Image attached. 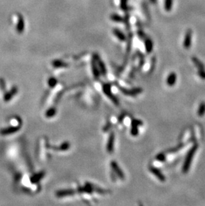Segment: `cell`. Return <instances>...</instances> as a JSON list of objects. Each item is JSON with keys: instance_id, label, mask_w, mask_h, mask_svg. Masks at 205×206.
Wrapping results in <instances>:
<instances>
[{"instance_id": "1", "label": "cell", "mask_w": 205, "mask_h": 206, "mask_svg": "<svg viewBox=\"0 0 205 206\" xmlns=\"http://www.w3.org/2000/svg\"><path fill=\"white\" fill-rule=\"evenodd\" d=\"M198 147V145L194 144V146L191 147V148L190 149L189 151H188L187 153V155H186L185 160H184L183 167H182V172L183 173H187L189 170L190 166L191 165V162L192 159H193V157L195 154V153L197 150Z\"/></svg>"}, {"instance_id": "2", "label": "cell", "mask_w": 205, "mask_h": 206, "mask_svg": "<svg viewBox=\"0 0 205 206\" xmlns=\"http://www.w3.org/2000/svg\"><path fill=\"white\" fill-rule=\"evenodd\" d=\"M20 125L17 126H11V127H8L4 129H2L0 130V134L2 136H7L10 135V134H13L20 130Z\"/></svg>"}, {"instance_id": "3", "label": "cell", "mask_w": 205, "mask_h": 206, "mask_svg": "<svg viewBox=\"0 0 205 206\" xmlns=\"http://www.w3.org/2000/svg\"><path fill=\"white\" fill-rule=\"evenodd\" d=\"M149 170L161 181H163H163L166 180L165 176H164V175L163 174V173L161 172V171L159 170L158 168H155V167L151 166L149 168Z\"/></svg>"}, {"instance_id": "4", "label": "cell", "mask_w": 205, "mask_h": 206, "mask_svg": "<svg viewBox=\"0 0 205 206\" xmlns=\"http://www.w3.org/2000/svg\"><path fill=\"white\" fill-rule=\"evenodd\" d=\"M17 91H18V89H17V87H15V86L13 87V88H12L11 90L6 93L5 95H4V97H3L4 101L7 102V101L11 100V99L12 98V97H13L14 95H15L16 93H17Z\"/></svg>"}, {"instance_id": "5", "label": "cell", "mask_w": 205, "mask_h": 206, "mask_svg": "<svg viewBox=\"0 0 205 206\" xmlns=\"http://www.w3.org/2000/svg\"><path fill=\"white\" fill-rule=\"evenodd\" d=\"M192 34V32L190 30H188V31L186 32L184 41V47L185 49H188L190 47V45H191Z\"/></svg>"}, {"instance_id": "6", "label": "cell", "mask_w": 205, "mask_h": 206, "mask_svg": "<svg viewBox=\"0 0 205 206\" xmlns=\"http://www.w3.org/2000/svg\"><path fill=\"white\" fill-rule=\"evenodd\" d=\"M103 90H104V92L106 93V95L108 96L109 98H110L111 100L113 101L115 104H119L118 101L117 100L116 97H115L114 95H113L112 93H111V87L109 85H104V87H103Z\"/></svg>"}, {"instance_id": "7", "label": "cell", "mask_w": 205, "mask_h": 206, "mask_svg": "<svg viewBox=\"0 0 205 206\" xmlns=\"http://www.w3.org/2000/svg\"><path fill=\"white\" fill-rule=\"evenodd\" d=\"M143 123L140 120H133L132 122V129H131V134L133 136H137L139 132H138V126L139 125H142Z\"/></svg>"}, {"instance_id": "8", "label": "cell", "mask_w": 205, "mask_h": 206, "mask_svg": "<svg viewBox=\"0 0 205 206\" xmlns=\"http://www.w3.org/2000/svg\"><path fill=\"white\" fill-rule=\"evenodd\" d=\"M176 81V75L175 73L172 72L170 73L169 75H168L167 77V79H166V83H167V85L168 86H173V85L175 84Z\"/></svg>"}, {"instance_id": "9", "label": "cell", "mask_w": 205, "mask_h": 206, "mask_svg": "<svg viewBox=\"0 0 205 206\" xmlns=\"http://www.w3.org/2000/svg\"><path fill=\"white\" fill-rule=\"evenodd\" d=\"M111 166H112V168L113 169V170L115 171V172L117 173V175H118V176L120 177L121 179H124L125 178V175H124V173H123L122 171H121V170L120 168H119V167L117 166V164L115 163V162H111Z\"/></svg>"}, {"instance_id": "10", "label": "cell", "mask_w": 205, "mask_h": 206, "mask_svg": "<svg viewBox=\"0 0 205 206\" xmlns=\"http://www.w3.org/2000/svg\"><path fill=\"white\" fill-rule=\"evenodd\" d=\"M114 140L115 136L114 134L111 133L110 136H109L108 143H107V150L109 153L113 152V146H114Z\"/></svg>"}, {"instance_id": "11", "label": "cell", "mask_w": 205, "mask_h": 206, "mask_svg": "<svg viewBox=\"0 0 205 206\" xmlns=\"http://www.w3.org/2000/svg\"><path fill=\"white\" fill-rule=\"evenodd\" d=\"M121 90L122 91L123 93H125V94L129 95H135L142 91V89L141 88L131 89V90H127V89H124L123 88H121Z\"/></svg>"}, {"instance_id": "12", "label": "cell", "mask_w": 205, "mask_h": 206, "mask_svg": "<svg viewBox=\"0 0 205 206\" xmlns=\"http://www.w3.org/2000/svg\"><path fill=\"white\" fill-rule=\"evenodd\" d=\"M192 62H193L194 64L195 65V66L197 67V68L199 69H205L204 65L202 64V63L200 62V61L198 60V58H195V57H193V58H192Z\"/></svg>"}, {"instance_id": "13", "label": "cell", "mask_w": 205, "mask_h": 206, "mask_svg": "<svg viewBox=\"0 0 205 206\" xmlns=\"http://www.w3.org/2000/svg\"><path fill=\"white\" fill-rule=\"evenodd\" d=\"M198 116L200 117H202L205 114V102H202L200 104L199 107H198V112H197Z\"/></svg>"}, {"instance_id": "14", "label": "cell", "mask_w": 205, "mask_h": 206, "mask_svg": "<svg viewBox=\"0 0 205 206\" xmlns=\"http://www.w3.org/2000/svg\"><path fill=\"white\" fill-rule=\"evenodd\" d=\"M44 176V173L43 172H41L38 174H36L35 175H33V177L31 178V181L32 183H36L37 181H39L40 179H41Z\"/></svg>"}, {"instance_id": "15", "label": "cell", "mask_w": 205, "mask_h": 206, "mask_svg": "<svg viewBox=\"0 0 205 206\" xmlns=\"http://www.w3.org/2000/svg\"><path fill=\"white\" fill-rule=\"evenodd\" d=\"M74 192L73 191L71 190H65V191H58L57 193V195L58 197H63V196H67L68 195H71Z\"/></svg>"}, {"instance_id": "16", "label": "cell", "mask_w": 205, "mask_h": 206, "mask_svg": "<svg viewBox=\"0 0 205 206\" xmlns=\"http://www.w3.org/2000/svg\"><path fill=\"white\" fill-rule=\"evenodd\" d=\"M172 6V0H165V4H164V8L167 11H169L171 9Z\"/></svg>"}, {"instance_id": "17", "label": "cell", "mask_w": 205, "mask_h": 206, "mask_svg": "<svg viewBox=\"0 0 205 206\" xmlns=\"http://www.w3.org/2000/svg\"><path fill=\"white\" fill-rule=\"evenodd\" d=\"M156 160L159 161V162H164L166 160L165 154H163V153H160L156 156Z\"/></svg>"}, {"instance_id": "18", "label": "cell", "mask_w": 205, "mask_h": 206, "mask_svg": "<svg viewBox=\"0 0 205 206\" xmlns=\"http://www.w3.org/2000/svg\"><path fill=\"white\" fill-rule=\"evenodd\" d=\"M55 113V109L53 108V109H50L49 110H48L47 112L46 113V115H47V117H51V116L54 115Z\"/></svg>"}, {"instance_id": "19", "label": "cell", "mask_w": 205, "mask_h": 206, "mask_svg": "<svg viewBox=\"0 0 205 206\" xmlns=\"http://www.w3.org/2000/svg\"><path fill=\"white\" fill-rule=\"evenodd\" d=\"M198 75H199L200 78L205 79V70L204 69H199L198 71Z\"/></svg>"}, {"instance_id": "20", "label": "cell", "mask_w": 205, "mask_h": 206, "mask_svg": "<svg viewBox=\"0 0 205 206\" xmlns=\"http://www.w3.org/2000/svg\"><path fill=\"white\" fill-rule=\"evenodd\" d=\"M152 49H153V44H152L151 42H150V41H148L147 42V52L149 53L151 52Z\"/></svg>"}, {"instance_id": "21", "label": "cell", "mask_w": 205, "mask_h": 206, "mask_svg": "<svg viewBox=\"0 0 205 206\" xmlns=\"http://www.w3.org/2000/svg\"><path fill=\"white\" fill-rule=\"evenodd\" d=\"M0 86H1V88L4 90L5 87V81L3 79H0Z\"/></svg>"}, {"instance_id": "22", "label": "cell", "mask_w": 205, "mask_h": 206, "mask_svg": "<svg viewBox=\"0 0 205 206\" xmlns=\"http://www.w3.org/2000/svg\"><path fill=\"white\" fill-rule=\"evenodd\" d=\"M49 84L51 87H53V86H55V85L56 81L54 79H51L49 80Z\"/></svg>"}]
</instances>
